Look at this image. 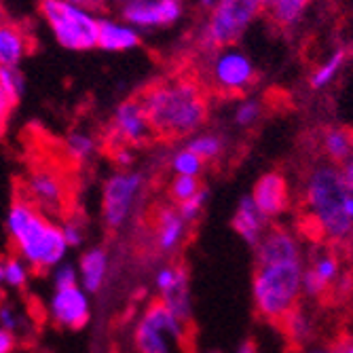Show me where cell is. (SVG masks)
Here are the masks:
<instances>
[{"instance_id": "6da1fadb", "label": "cell", "mask_w": 353, "mask_h": 353, "mask_svg": "<svg viewBox=\"0 0 353 353\" xmlns=\"http://www.w3.org/2000/svg\"><path fill=\"white\" fill-rule=\"evenodd\" d=\"M305 267L307 250L301 237L285 227L269 229L254 248L252 303L256 313L279 324L303 299Z\"/></svg>"}, {"instance_id": "7a4b0ae2", "label": "cell", "mask_w": 353, "mask_h": 353, "mask_svg": "<svg viewBox=\"0 0 353 353\" xmlns=\"http://www.w3.org/2000/svg\"><path fill=\"white\" fill-rule=\"evenodd\" d=\"M154 136L190 138L208 119L210 104L203 87L186 77L152 83L140 95Z\"/></svg>"}, {"instance_id": "3957f363", "label": "cell", "mask_w": 353, "mask_h": 353, "mask_svg": "<svg viewBox=\"0 0 353 353\" xmlns=\"http://www.w3.org/2000/svg\"><path fill=\"white\" fill-rule=\"evenodd\" d=\"M5 229L13 252L34 271H51L66 261L70 252L61 224L23 197L11 203L5 216Z\"/></svg>"}, {"instance_id": "277c9868", "label": "cell", "mask_w": 353, "mask_h": 353, "mask_svg": "<svg viewBox=\"0 0 353 353\" xmlns=\"http://www.w3.org/2000/svg\"><path fill=\"white\" fill-rule=\"evenodd\" d=\"M351 192L341 168L334 163H319L307 174L303 186L305 212L322 239L330 243L349 241L353 231V220L347 210Z\"/></svg>"}, {"instance_id": "5b68a950", "label": "cell", "mask_w": 353, "mask_h": 353, "mask_svg": "<svg viewBox=\"0 0 353 353\" xmlns=\"http://www.w3.org/2000/svg\"><path fill=\"white\" fill-rule=\"evenodd\" d=\"M39 13L61 49L74 53L98 49V11L68 3V0H39Z\"/></svg>"}, {"instance_id": "8992f818", "label": "cell", "mask_w": 353, "mask_h": 353, "mask_svg": "<svg viewBox=\"0 0 353 353\" xmlns=\"http://www.w3.org/2000/svg\"><path fill=\"white\" fill-rule=\"evenodd\" d=\"M188 322L178 317L163 301L150 303L134 326L136 353H186Z\"/></svg>"}, {"instance_id": "52a82bcc", "label": "cell", "mask_w": 353, "mask_h": 353, "mask_svg": "<svg viewBox=\"0 0 353 353\" xmlns=\"http://www.w3.org/2000/svg\"><path fill=\"white\" fill-rule=\"evenodd\" d=\"M269 0H216L201 28V47L214 51L241 41L248 28L267 11Z\"/></svg>"}, {"instance_id": "ba28073f", "label": "cell", "mask_w": 353, "mask_h": 353, "mask_svg": "<svg viewBox=\"0 0 353 353\" xmlns=\"http://www.w3.org/2000/svg\"><path fill=\"white\" fill-rule=\"evenodd\" d=\"M144 186L146 178L136 170H117L106 178L102 186V220L110 231L123 229L132 220Z\"/></svg>"}, {"instance_id": "9c48e42d", "label": "cell", "mask_w": 353, "mask_h": 353, "mask_svg": "<svg viewBox=\"0 0 353 353\" xmlns=\"http://www.w3.org/2000/svg\"><path fill=\"white\" fill-rule=\"evenodd\" d=\"M208 79L210 85L227 95H237L248 91L256 81V66L248 53H243L237 45L220 47L210 51Z\"/></svg>"}, {"instance_id": "30bf717a", "label": "cell", "mask_w": 353, "mask_h": 353, "mask_svg": "<svg viewBox=\"0 0 353 353\" xmlns=\"http://www.w3.org/2000/svg\"><path fill=\"white\" fill-rule=\"evenodd\" d=\"M106 136L110 140V146H132V148L146 144L154 136L140 98L123 100L112 110Z\"/></svg>"}, {"instance_id": "8fae6325", "label": "cell", "mask_w": 353, "mask_h": 353, "mask_svg": "<svg viewBox=\"0 0 353 353\" xmlns=\"http://www.w3.org/2000/svg\"><path fill=\"white\" fill-rule=\"evenodd\" d=\"M343 279L345 273L341 256L330 248H315L311 254H307V267L303 273V299H324Z\"/></svg>"}, {"instance_id": "7c38bea8", "label": "cell", "mask_w": 353, "mask_h": 353, "mask_svg": "<svg viewBox=\"0 0 353 353\" xmlns=\"http://www.w3.org/2000/svg\"><path fill=\"white\" fill-rule=\"evenodd\" d=\"M184 15L180 0H123L119 3V17L140 32L176 26Z\"/></svg>"}, {"instance_id": "4fadbf2b", "label": "cell", "mask_w": 353, "mask_h": 353, "mask_svg": "<svg viewBox=\"0 0 353 353\" xmlns=\"http://www.w3.org/2000/svg\"><path fill=\"white\" fill-rule=\"evenodd\" d=\"M19 197L28 199L32 205L53 218L66 210V184L53 170L39 168L26 176Z\"/></svg>"}, {"instance_id": "5bb4252c", "label": "cell", "mask_w": 353, "mask_h": 353, "mask_svg": "<svg viewBox=\"0 0 353 353\" xmlns=\"http://www.w3.org/2000/svg\"><path fill=\"white\" fill-rule=\"evenodd\" d=\"M47 313L51 322L66 330H83L91 319V294L81 285L53 290L47 301Z\"/></svg>"}, {"instance_id": "9a60e30c", "label": "cell", "mask_w": 353, "mask_h": 353, "mask_svg": "<svg viewBox=\"0 0 353 353\" xmlns=\"http://www.w3.org/2000/svg\"><path fill=\"white\" fill-rule=\"evenodd\" d=\"M252 199L256 208L267 220L279 218L288 208H290V184L285 176L279 172H267L256 180L252 188Z\"/></svg>"}, {"instance_id": "2e32d148", "label": "cell", "mask_w": 353, "mask_h": 353, "mask_svg": "<svg viewBox=\"0 0 353 353\" xmlns=\"http://www.w3.org/2000/svg\"><path fill=\"white\" fill-rule=\"evenodd\" d=\"M32 32L23 23L9 19L0 23V68L21 66V61L32 53Z\"/></svg>"}, {"instance_id": "e0dca14e", "label": "cell", "mask_w": 353, "mask_h": 353, "mask_svg": "<svg viewBox=\"0 0 353 353\" xmlns=\"http://www.w3.org/2000/svg\"><path fill=\"white\" fill-rule=\"evenodd\" d=\"M142 32L132 23L112 17H100V34H98V49L106 53H125L140 47Z\"/></svg>"}, {"instance_id": "ac0fdd59", "label": "cell", "mask_w": 353, "mask_h": 353, "mask_svg": "<svg viewBox=\"0 0 353 353\" xmlns=\"http://www.w3.org/2000/svg\"><path fill=\"white\" fill-rule=\"evenodd\" d=\"M233 231L250 248L259 245V241L269 231V220L261 214L259 208H256L252 195H243L239 199V203L233 212Z\"/></svg>"}, {"instance_id": "d6986e66", "label": "cell", "mask_w": 353, "mask_h": 353, "mask_svg": "<svg viewBox=\"0 0 353 353\" xmlns=\"http://www.w3.org/2000/svg\"><path fill=\"white\" fill-rule=\"evenodd\" d=\"M190 224L180 216L178 208H163L154 222V243L161 254H174L186 241Z\"/></svg>"}, {"instance_id": "ffe728a7", "label": "cell", "mask_w": 353, "mask_h": 353, "mask_svg": "<svg viewBox=\"0 0 353 353\" xmlns=\"http://www.w3.org/2000/svg\"><path fill=\"white\" fill-rule=\"evenodd\" d=\"M79 277H81V288L85 292L100 294L106 285L108 271H110V259L104 248H89L81 254L77 263Z\"/></svg>"}, {"instance_id": "44dd1931", "label": "cell", "mask_w": 353, "mask_h": 353, "mask_svg": "<svg viewBox=\"0 0 353 353\" xmlns=\"http://www.w3.org/2000/svg\"><path fill=\"white\" fill-rule=\"evenodd\" d=\"M279 324L283 328V336L299 349L313 345L317 339V317L313 315L309 307L301 303L288 313Z\"/></svg>"}, {"instance_id": "7402d4cb", "label": "cell", "mask_w": 353, "mask_h": 353, "mask_svg": "<svg viewBox=\"0 0 353 353\" xmlns=\"http://www.w3.org/2000/svg\"><path fill=\"white\" fill-rule=\"evenodd\" d=\"M322 152L328 159V163L343 165L353 152V134L343 127H330L322 136Z\"/></svg>"}, {"instance_id": "603a6c76", "label": "cell", "mask_w": 353, "mask_h": 353, "mask_svg": "<svg viewBox=\"0 0 353 353\" xmlns=\"http://www.w3.org/2000/svg\"><path fill=\"white\" fill-rule=\"evenodd\" d=\"M313 0H269L267 13L279 28H294L305 17Z\"/></svg>"}, {"instance_id": "cb8c5ba5", "label": "cell", "mask_w": 353, "mask_h": 353, "mask_svg": "<svg viewBox=\"0 0 353 353\" xmlns=\"http://www.w3.org/2000/svg\"><path fill=\"white\" fill-rule=\"evenodd\" d=\"M63 154L79 165L89 163L91 159L98 154V140L85 130H74L63 140Z\"/></svg>"}, {"instance_id": "d4e9b609", "label": "cell", "mask_w": 353, "mask_h": 353, "mask_svg": "<svg viewBox=\"0 0 353 353\" xmlns=\"http://www.w3.org/2000/svg\"><path fill=\"white\" fill-rule=\"evenodd\" d=\"M159 301H163L178 317L184 319V322H190V315H192V294H190L188 271H184L182 277L170 288L168 292H163Z\"/></svg>"}, {"instance_id": "484cf974", "label": "cell", "mask_w": 353, "mask_h": 353, "mask_svg": "<svg viewBox=\"0 0 353 353\" xmlns=\"http://www.w3.org/2000/svg\"><path fill=\"white\" fill-rule=\"evenodd\" d=\"M345 61H347V51H345V49H336L330 57H326V59L313 70V74H311V79H309L311 89H326V87L339 77V72H341L343 66H345Z\"/></svg>"}, {"instance_id": "4316f807", "label": "cell", "mask_w": 353, "mask_h": 353, "mask_svg": "<svg viewBox=\"0 0 353 353\" xmlns=\"http://www.w3.org/2000/svg\"><path fill=\"white\" fill-rule=\"evenodd\" d=\"M188 150H192L195 154H199L205 163L216 161L218 157H222L224 152V138L218 134H208V132H197L195 136H190L184 144Z\"/></svg>"}, {"instance_id": "83f0119b", "label": "cell", "mask_w": 353, "mask_h": 353, "mask_svg": "<svg viewBox=\"0 0 353 353\" xmlns=\"http://www.w3.org/2000/svg\"><path fill=\"white\" fill-rule=\"evenodd\" d=\"M170 170L174 172V176H192V178H199L205 170V161L195 154L192 150H188L186 146L178 148L172 159H170Z\"/></svg>"}, {"instance_id": "f1b7e54d", "label": "cell", "mask_w": 353, "mask_h": 353, "mask_svg": "<svg viewBox=\"0 0 353 353\" xmlns=\"http://www.w3.org/2000/svg\"><path fill=\"white\" fill-rule=\"evenodd\" d=\"M0 89L7 95V100L17 106L26 93V77L19 66L0 68Z\"/></svg>"}, {"instance_id": "f546056e", "label": "cell", "mask_w": 353, "mask_h": 353, "mask_svg": "<svg viewBox=\"0 0 353 353\" xmlns=\"http://www.w3.org/2000/svg\"><path fill=\"white\" fill-rule=\"evenodd\" d=\"M30 273L32 267L17 254H11L5 259V285L11 290H23L30 281Z\"/></svg>"}, {"instance_id": "4dcf8cb0", "label": "cell", "mask_w": 353, "mask_h": 353, "mask_svg": "<svg viewBox=\"0 0 353 353\" xmlns=\"http://www.w3.org/2000/svg\"><path fill=\"white\" fill-rule=\"evenodd\" d=\"M203 188V184L199 182V178H192V176H174L170 182V197L176 203H182L190 197H195L197 192Z\"/></svg>"}, {"instance_id": "1f68e13d", "label": "cell", "mask_w": 353, "mask_h": 353, "mask_svg": "<svg viewBox=\"0 0 353 353\" xmlns=\"http://www.w3.org/2000/svg\"><path fill=\"white\" fill-rule=\"evenodd\" d=\"M51 283H53V290H66V288L81 285V277H79L77 265L63 261L57 267H53L51 269Z\"/></svg>"}, {"instance_id": "d6a6232c", "label": "cell", "mask_w": 353, "mask_h": 353, "mask_svg": "<svg viewBox=\"0 0 353 353\" xmlns=\"http://www.w3.org/2000/svg\"><path fill=\"white\" fill-rule=\"evenodd\" d=\"M261 112H263V106H261L259 100H256V98H245V100H241L235 106L233 121H235L237 127H241V130H248V127H252L256 121L261 119Z\"/></svg>"}, {"instance_id": "836d02e7", "label": "cell", "mask_w": 353, "mask_h": 353, "mask_svg": "<svg viewBox=\"0 0 353 353\" xmlns=\"http://www.w3.org/2000/svg\"><path fill=\"white\" fill-rule=\"evenodd\" d=\"M208 199H210V190L203 186L195 197H190V199H186V201H182V203H176V208H178L180 216H182L188 224H192V222H197L199 216L203 214V210H205V205H208Z\"/></svg>"}, {"instance_id": "e575fe53", "label": "cell", "mask_w": 353, "mask_h": 353, "mask_svg": "<svg viewBox=\"0 0 353 353\" xmlns=\"http://www.w3.org/2000/svg\"><path fill=\"white\" fill-rule=\"evenodd\" d=\"M26 324H28V319L19 313V309H15L13 305H0V326L17 336Z\"/></svg>"}, {"instance_id": "d590c367", "label": "cell", "mask_w": 353, "mask_h": 353, "mask_svg": "<svg viewBox=\"0 0 353 353\" xmlns=\"http://www.w3.org/2000/svg\"><path fill=\"white\" fill-rule=\"evenodd\" d=\"M61 233H63V239H66V243L70 245V250L81 248L83 241H85L83 224H81L79 220H74V218L63 220V224H61Z\"/></svg>"}, {"instance_id": "8d00e7d4", "label": "cell", "mask_w": 353, "mask_h": 353, "mask_svg": "<svg viewBox=\"0 0 353 353\" xmlns=\"http://www.w3.org/2000/svg\"><path fill=\"white\" fill-rule=\"evenodd\" d=\"M112 161L119 170H132L136 163V154L132 146H112Z\"/></svg>"}, {"instance_id": "74e56055", "label": "cell", "mask_w": 353, "mask_h": 353, "mask_svg": "<svg viewBox=\"0 0 353 353\" xmlns=\"http://www.w3.org/2000/svg\"><path fill=\"white\" fill-rule=\"evenodd\" d=\"M17 345V336L0 326V353H13Z\"/></svg>"}, {"instance_id": "f35d334b", "label": "cell", "mask_w": 353, "mask_h": 353, "mask_svg": "<svg viewBox=\"0 0 353 353\" xmlns=\"http://www.w3.org/2000/svg\"><path fill=\"white\" fill-rule=\"evenodd\" d=\"M68 3L87 7V9H91V11H102V9H106L108 5H112V3L119 5V3H123V0H68Z\"/></svg>"}, {"instance_id": "ab89813d", "label": "cell", "mask_w": 353, "mask_h": 353, "mask_svg": "<svg viewBox=\"0 0 353 353\" xmlns=\"http://www.w3.org/2000/svg\"><path fill=\"white\" fill-rule=\"evenodd\" d=\"M13 108H15V106L7 100V95L3 93V89H0V121L7 123L9 117H11V112H13Z\"/></svg>"}, {"instance_id": "60d3db41", "label": "cell", "mask_w": 353, "mask_h": 353, "mask_svg": "<svg viewBox=\"0 0 353 353\" xmlns=\"http://www.w3.org/2000/svg\"><path fill=\"white\" fill-rule=\"evenodd\" d=\"M341 172H343V178H345V182L349 184V188L353 190V152L349 154V159L343 163V168H341Z\"/></svg>"}, {"instance_id": "b9f144b4", "label": "cell", "mask_w": 353, "mask_h": 353, "mask_svg": "<svg viewBox=\"0 0 353 353\" xmlns=\"http://www.w3.org/2000/svg\"><path fill=\"white\" fill-rule=\"evenodd\" d=\"M235 353H261V349H259V345H256V341H243L235 349Z\"/></svg>"}, {"instance_id": "7bdbcfd3", "label": "cell", "mask_w": 353, "mask_h": 353, "mask_svg": "<svg viewBox=\"0 0 353 353\" xmlns=\"http://www.w3.org/2000/svg\"><path fill=\"white\" fill-rule=\"evenodd\" d=\"M299 353H332V347L313 343V345H309V347H305V349H299Z\"/></svg>"}, {"instance_id": "ee69618b", "label": "cell", "mask_w": 353, "mask_h": 353, "mask_svg": "<svg viewBox=\"0 0 353 353\" xmlns=\"http://www.w3.org/2000/svg\"><path fill=\"white\" fill-rule=\"evenodd\" d=\"M332 353H353V336L341 341L339 345H334L332 347Z\"/></svg>"}, {"instance_id": "f6af8a7d", "label": "cell", "mask_w": 353, "mask_h": 353, "mask_svg": "<svg viewBox=\"0 0 353 353\" xmlns=\"http://www.w3.org/2000/svg\"><path fill=\"white\" fill-rule=\"evenodd\" d=\"M0 285H5V259H0Z\"/></svg>"}, {"instance_id": "bcb514c9", "label": "cell", "mask_w": 353, "mask_h": 353, "mask_svg": "<svg viewBox=\"0 0 353 353\" xmlns=\"http://www.w3.org/2000/svg\"><path fill=\"white\" fill-rule=\"evenodd\" d=\"M197 3H199L201 7H205V9H212V7L216 5V0H197Z\"/></svg>"}, {"instance_id": "7dc6e473", "label": "cell", "mask_w": 353, "mask_h": 353, "mask_svg": "<svg viewBox=\"0 0 353 353\" xmlns=\"http://www.w3.org/2000/svg\"><path fill=\"white\" fill-rule=\"evenodd\" d=\"M7 21V11H5V5H3V0H0V23Z\"/></svg>"}, {"instance_id": "c3c4849f", "label": "cell", "mask_w": 353, "mask_h": 353, "mask_svg": "<svg viewBox=\"0 0 353 353\" xmlns=\"http://www.w3.org/2000/svg\"><path fill=\"white\" fill-rule=\"evenodd\" d=\"M3 134H5V123L0 121V138H3Z\"/></svg>"}, {"instance_id": "681fc988", "label": "cell", "mask_w": 353, "mask_h": 353, "mask_svg": "<svg viewBox=\"0 0 353 353\" xmlns=\"http://www.w3.org/2000/svg\"><path fill=\"white\" fill-rule=\"evenodd\" d=\"M349 290H351V296H353V277H349Z\"/></svg>"}, {"instance_id": "f907efd6", "label": "cell", "mask_w": 353, "mask_h": 353, "mask_svg": "<svg viewBox=\"0 0 353 353\" xmlns=\"http://www.w3.org/2000/svg\"><path fill=\"white\" fill-rule=\"evenodd\" d=\"M201 353H220V351H216V349H210V351H201Z\"/></svg>"}, {"instance_id": "816d5d0a", "label": "cell", "mask_w": 353, "mask_h": 353, "mask_svg": "<svg viewBox=\"0 0 353 353\" xmlns=\"http://www.w3.org/2000/svg\"><path fill=\"white\" fill-rule=\"evenodd\" d=\"M349 243L353 245V231H351V237H349Z\"/></svg>"}, {"instance_id": "f5cc1de1", "label": "cell", "mask_w": 353, "mask_h": 353, "mask_svg": "<svg viewBox=\"0 0 353 353\" xmlns=\"http://www.w3.org/2000/svg\"><path fill=\"white\" fill-rule=\"evenodd\" d=\"M285 353H299V351H285Z\"/></svg>"}, {"instance_id": "db71d44e", "label": "cell", "mask_w": 353, "mask_h": 353, "mask_svg": "<svg viewBox=\"0 0 353 353\" xmlns=\"http://www.w3.org/2000/svg\"><path fill=\"white\" fill-rule=\"evenodd\" d=\"M180 3H186V0H180Z\"/></svg>"}]
</instances>
